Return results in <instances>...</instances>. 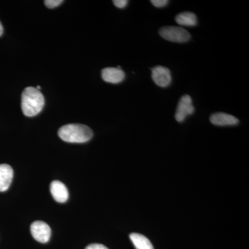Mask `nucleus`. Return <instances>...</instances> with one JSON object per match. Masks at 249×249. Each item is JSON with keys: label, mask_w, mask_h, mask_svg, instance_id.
Returning <instances> with one entry per match:
<instances>
[{"label": "nucleus", "mask_w": 249, "mask_h": 249, "mask_svg": "<svg viewBox=\"0 0 249 249\" xmlns=\"http://www.w3.org/2000/svg\"><path fill=\"white\" fill-rule=\"evenodd\" d=\"M178 24L186 27H195L197 24V18L196 14L191 12H183L178 14L175 18Z\"/></svg>", "instance_id": "11"}, {"label": "nucleus", "mask_w": 249, "mask_h": 249, "mask_svg": "<svg viewBox=\"0 0 249 249\" xmlns=\"http://www.w3.org/2000/svg\"><path fill=\"white\" fill-rule=\"evenodd\" d=\"M101 76L104 81L107 83L118 84L124 79V72L120 69L114 67H107L103 69L101 72Z\"/></svg>", "instance_id": "7"}, {"label": "nucleus", "mask_w": 249, "mask_h": 249, "mask_svg": "<svg viewBox=\"0 0 249 249\" xmlns=\"http://www.w3.org/2000/svg\"><path fill=\"white\" fill-rule=\"evenodd\" d=\"M129 238L133 243L136 249H154L153 246L150 240L142 234H130Z\"/></svg>", "instance_id": "12"}, {"label": "nucleus", "mask_w": 249, "mask_h": 249, "mask_svg": "<svg viewBox=\"0 0 249 249\" xmlns=\"http://www.w3.org/2000/svg\"><path fill=\"white\" fill-rule=\"evenodd\" d=\"M58 136L64 142L83 143L92 138L93 132L85 124H67L59 129Z\"/></svg>", "instance_id": "2"}, {"label": "nucleus", "mask_w": 249, "mask_h": 249, "mask_svg": "<svg viewBox=\"0 0 249 249\" xmlns=\"http://www.w3.org/2000/svg\"><path fill=\"white\" fill-rule=\"evenodd\" d=\"M45 97L40 90L33 87H28L22 94L23 114L28 117L37 115L45 106Z\"/></svg>", "instance_id": "1"}, {"label": "nucleus", "mask_w": 249, "mask_h": 249, "mask_svg": "<svg viewBox=\"0 0 249 249\" xmlns=\"http://www.w3.org/2000/svg\"><path fill=\"white\" fill-rule=\"evenodd\" d=\"M113 3L116 7L119 8V9H124L127 6L128 1H127V0H114Z\"/></svg>", "instance_id": "15"}, {"label": "nucleus", "mask_w": 249, "mask_h": 249, "mask_svg": "<svg viewBox=\"0 0 249 249\" xmlns=\"http://www.w3.org/2000/svg\"><path fill=\"white\" fill-rule=\"evenodd\" d=\"M14 178V170L8 164L0 165V192L9 189Z\"/></svg>", "instance_id": "10"}, {"label": "nucleus", "mask_w": 249, "mask_h": 249, "mask_svg": "<svg viewBox=\"0 0 249 249\" xmlns=\"http://www.w3.org/2000/svg\"><path fill=\"white\" fill-rule=\"evenodd\" d=\"M160 34L165 40L178 43H184L191 39V34L186 29L173 26L161 28Z\"/></svg>", "instance_id": "3"}, {"label": "nucleus", "mask_w": 249, "mask_h": 249, "mask_svg": "<svg viewBox=\"0 0 249 249\" xmlns=\"http://www.w3.org/2000/svg\"><path fill=\"white\" fill-rule=\"evenodd\" d=\"M85 249H109L106 246L100 245V244H92L88 246Z\"/></svg>", "instance_id": "16"}, {"label": "nucleus", "mask_w": 249, "mask_h": 249, "mask_svg": "<svg viewBox=\"0 0 249 249\" xmlns=\"http://www.w3.org/2000/svg\"><path fill=\"white\" fill-rule=\"evenodd\" d=\"M152 78L155 84L160 88H167L172 82L170 70L163 66H157L152 69Z\"/></svg>", "instance_id": "6"}, {"label": "nucleus", "mask_w": 249, "mask_h": 249, "mask_svg": "<svg viewBox=\"0 0 249 249\" xmlns=\"http://www.w3.org/2000/svg\"><path fill=\"white\" fill-rule=\"evenodd\" d=\"M31 232L34 238L41 243L48 242L52 235V230L48 224L42 221H36L31 224Z\"/></svg>", "instance_id": "4"}, {"label": "nucleus", "mask_w": 249, "mask_h": 249, "mask_svg": "<svg viewBox=\"0 0 249 249\" xmlns=\"http://www.w3.org/2000/svg\"><path fill=\"white\" fill-rule=\"evenodd\" d=\"M194 111L195 107L193 106L191 96L189 95H184L181 98L178 103L175 119L178 122H183L187 116L191 115Z\"/></svg>", "instance_id": "5"}, {"label": "nucleus", "mask_w": 249, "mask_h": 249, "mask_svg": "<svg viewBox=\"0 0 249 249\" xmlns=\"http://www.w3.org/2000/svg\"><path fill=\"white\" fill-rule=\"evenodd\" d=\"M3 31H4V29H3L2 24L0 22V36L2 35Z\"/></svg>", "instance_id": "17"}, {"label": "nucleus", "mask_w": 249, "mask_h": 249, "mask_svg": "<svg viewBox=\"0 0 249 249\" xmlns=\"http://www.w3.org/2000/svg\"><path fill=\"white\" fill-rule=\"evenodd\" d=\"M50 191L53 199L59 203L66 202L68 199V190L61 181H53L51 183Z\"/></svg>", "instance_id": "8"}, {"label": "nucleus", "mask_w": 249, "mask_h": 249, "mask_svg": "<svg viewBox=\"0 0 249 249\" xmlns=\"http://www.w3.org/2000/svg\"><path fill=\"white\" fill-rule=\"evenodd\" d=\"M62 2H63V1H62V0H46L45 4L49 9H53V8L60 6Z\"/></svg>", "instance_id": "13"}, {"label": "nucleus", "mask_w": 249, "mask_h": 249, "mask_svg": "<svg viewBox=\"0 0 249 249\" xmlns=\"http://www.w3.org/2000/svg\"><path fill=\"white\" fill-rule=\"evenodd\" d=\"M151 3L155 7L162 8L168 4V0H152Z\"/></svg>", "instance_id": "14"}, {"label": "nucleus", "mask_w": 249, "mask_h": 249, "mask_svg": "<svg viewBox=\"0 0 249 249\" xmlns=\"http://www.w3.org/2000/svg\"><path fill=\"white\" fill-rule=\"evenodd\" d=\"M210 121L211 124L217 126H231L239 124L238 119L235 116L222 112L212 114L210 117Z\"/></svg>", "instance_id": "9"}]
</instances>
